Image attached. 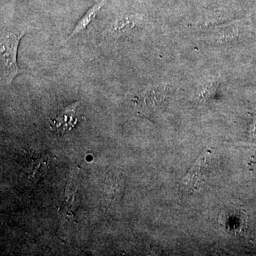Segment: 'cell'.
Wrapping results in <instances>:
<instances>
[{"label":"cell","mask_w":256,"mask_h":256,"mask_svg":"<svg viewBox=\"0 0 256 256\" xmlns=\"http://www.w3.org/2000/svg\"><path fill=\"white\" fill-rule=\"evenodd\" d=\"M206 164V156H202L192 166L188 174L183 178L182 186L186 191L198 190L200 183H203L204 170Z\"/></svg>","instance_id":"277c9868"},{"label":"cell","mask_w":256,"mask_h":256,"mask_svg":"<svg viewBox=\"0 0 256 256\" xmlns=\"http://www.w3.org/2000/svg\"><path fill=\"white\" fill-rule=\"evenodd\" d=\"M220 223L230 234H238L244 228V216L238 210H228L223 214Z\"/></svg>","instance_id":"5b68a950"},{"label":"cell","mask_w":256,"mask_h":256,"mask_svg":"<svg viewBox=\"0 0 256 256\" xmlns=\"http://www.w3.org/2000/svg\"><path fill=\"white\" fill-rule=\"evenodd\" d=\"M142 23L140 15L131 14L121 16L112 23L110 33L112 36L119 37L129 34L136 28H139Z\"/></svg>","instance_id":"3957f363"},{"label":"cell","mask_w":256,"mask_h":256,"mask_svg":"<svg viewBox=\"0 0 256 256\" xmlns=\"http://www.w3.org/2000/svg\"><path fill=\"white\" fill-rule=\"evenodd\" d=\"M85 119L82 104L76 101L60 109L55 117L50 120V129L58 136H64Z\"/></svg>","instance_id":"7a4b0ae2"},{"label":"cell","mask_w":256,"mask_h":256,"mask_svg":"<svg viewBox=\"0 0 256 256\" xmlns=\"http://www.w3.org/2000/svg\"><path fill=\"white\" fill-rule=\"evenodd\" d=\"M105 1L100 2L92 6L90 9H89L86 12L84 16L77 22L75 28H74L73 32L70 34V36L67 38L66 41L73 38L74 36H77L80 33L85 31L88 26L90 25V24L95 20L96 16L98 14L99 12L102 10L105 5Z\"/></svg>","instance_id":"8992f818"},{"label":"cell","mask_w":256,"mask_h":256,"mask_svg":"<svg viewBox=\"0 0 256 256\" xmlns=\"http://www.w3.org/2000/svg\"><path fill=\"white\" fill-rule=\"evenodd\" d=\"M216 86L214 85H207L204 88L201 92V96L204 98L207 99L208 98L212 97L215 92Z\"/></svg>","instance_id":"52a82bcc"},{"label":"cell","mask_w":256,"mask_h":256,"mask_svg":"<svg viewBox=\"0 0 256 256\" xmlns=\"http://www.w3.org/2000/svg\"><path fill=\"white\" fill-rule=\"evenodd\" d=\"M26 26H2L0 36L1 82L10 85L22 70L18 64V50L22 38L28 33Z\"/></svg>","instance_id":"6da1fadb"}]
</instances>
